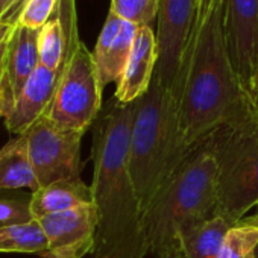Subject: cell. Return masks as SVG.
I'll return each instance as SVG.
<instances>
[{
	"label": "cell",
	"instance_id": "cell-1",
	"mask_svg": "<svg viewBox=\"0 0 258 258\" xmlns=\"http://www.w3.org/2000/svg\"><path fill=\"white\" fill-rule=\"evenodd\" d=\"M134 102L115 97L93 123V205L97 214L94 258H145L143 214L129 172Z\"/></svg>",
	"mask_w": 258,
	"mask_h": 258
},
{
	"label": "cell",
	"instance_id": "cell-2",
	"mask_svg": "<svg viewBox=\"0 0 258 258\" xmlns=\"http://www.w3.org/2000/svg\"><path fill=\"white\" fill-rule=\"evenodd\" d=\"M223 11L225 0H216L204 25L191 35L176 87L179 131L190 152L219 126L252 111L229 61Z\"/></svg>",
	"mask_w": 258,
	"mask_h": 258
},
{
	"label": "cell",
	"instance_id": "cell-3",
	"mask_svg": "<svg viewBox=\"0 0 258 258\" xmlns=\"http://www.w3.org/2000/svg\"><path fill=\"white\" fill-rule=\"evenodd\" d=\"M179 131L178 97L154 75L148 91L134 100L129 172L142 214L190 157Z\"/></svg>",
	"mask_w": 258,
	"mask_h": 258
},
{
	"label": "cell",
	"instance_id": "cell-4",
	"mask_svg": "<svg viewBox=\"0 0 258 258\" xmlns=\"http://www.w3.org/2000/svg\"><path fill=\"white\" fill-rule=\"evenodd\" d=\"M217 164L205 143L198 146L143 214L149 252L175 258L178 234L216 217Z\"/></svg>",
	"mask_w": 258,
	"mask_h": 258
},
{
	"label": "cell",
	"instance_id": "cell-5",
	"mask_svg": "<svg viewBox=\"0 0 258 258\" xmlns=\"http://www.w3.org/2000/svg\"><path fill=\"white\" fill-rule=\"evenodd\" d=\"M204 143L217 164L216 216L237 225L258 205V118L252 111L235 117Z\"/></svg>",
	"mask_w": 258,
	"mask_h": 258
},
{
	"label": "cell",
	"instance_id": "cell-6",
	"mask_svg": "<svg viewBox=\"0 0 258 258\" xmlns=\"http://www.w3.org/2000/svg\"><path fill=\"white\" fill-rule=\"evenodd\" d=\"M56 13L69 37V50L46 115L62 127L87 133L102 111L103 88L99 81L93 52L79 38L76 5L66 2L59 5Z\"/></svg>",
	"mask_w": 258,
	"mask_h": 258
},
{
	"label": "cell",
	"instance_id": "cell-7",
	"mask_svg": "<svg viewBox=\"0 0 258 258\" xmlns=\"http://www.w3.org/2000/svg\"><path fill=\"white\" fill-rule=\"evenodd\" d=\"M85 133L67 129L47 115L40 117L22 136L40 188L56 181L81 178V142Z\"/></svg>",
	"mask_w": 258,
	"mask_h": 258
},
{
	"label": "cell",
	"instance_id": "cell-8",
	"mask_svg": "<svg viewBox=\"0 0 258 258\" xmlns=\"http://www.w3.org/2000/svg\"><path fill=\"white\" fill-rule=\"evenodd\" d=\"M198 11L199 0H160L155 76L175 96Z\"/></svg>",
	"mask_w": 258,
	"mask_h": 258
},
{
	"label": "cell",
	"instance_id": "cell-9",
	"mask_svg": "<svg viewBox=\"0 0 258 258\" xmlns=\"http://www.w3.org/2000/svg\"><path fill=\"white\" fill-rule=\"evenodd\" d=\"M223 35L232 69L247 93L258 75V0H225Z\"/></svg>",
	"mask_w": 258,
	"mask_h": 258
},
{
	"label": "cell",
	"instance_id": "cell-10",
	"mask_svg": "<svg viewBox=\"0 0 258 258\" xmlns=\"http://www.w3.org/2000/svg\"><path fill=\"white\" fill-rule=\"evenodd\" d=\"M47 237V252L40 256L84 258L96 247L97 214L93 204L37 219Z\"/></svg>",
	"mask_w": 258,
	"mask_h": 258
},
{
	"label": "cell",
	"instance_id": "cell-11",
	"mask_svg": "<svg viewBox=\"0 0 258 258\" xmlns=\"http://www.w3.org/2000/svg\"><path fill=\"white\" fill-rule=\"evenodd\" d=\"M139 29V26L108 11L106 20L93 50V58L102 88L111 82L117 84L120 81Z\"/></svg>",
	"mask_w": 258,
	"mask_h": 258
},
{
	"label": "cell",
	"instance_id": "cell-12",
	"mask_svg": "<svg viewBox=\"0 0 258 258\" xmlns=\"http://www.w3.org/2000/svg\"><path fill=\"white\" fill-rule=\"evenodd\" d=\"M61 72L62 69L55 72L41 64L38 66L16 99L11 112L5 117V126L10 134H25L40 117L47 114L59 82Z\"/></svg>",
	"mask_w": 258,
	"mask_h": 258
},
{
	"label": "cell",
	"instance_id": "cell-13",
	"mask_svg": "<svg viewBox=\"0 0 258 258\" xmlns=\"http://www.w3.org/2000/svg\"><path fill=\"white\" fill-rule=\"evenodd\" d=\"M157 34L152 26H142L137 32L131 55L115 88V99L126 105L143 96L155 75L157 67Z\"/></svg>",
	"mask_w": 258,
	"mask_h": 258
},
{
	"label": "cell",
	"instance_id": "cell-14",
	"mask_svg": "<svg viewBox=\"0 0 258 258\" xmlns=\"http://www.w3.org/2000/svg\"><path fill=\"white\" fill-rule=\"evenodd\" d=\"M38 37L40 29H31L17 25L7 41L5 75L16 99L22 93L28 79L40 66Z\"/></svg>",
	"mask_w": 258,
	"mask_h": 258
},
{
	"label": "cell",
	"instance_id": "cell-15",
	"mask_svg": "<svg viewBox=\"0 0 258 258\" xmlns=\"http://www.w3.org/2000/svg\"><path fill=\"white\" fill-rule=\"evenodd\" d=\"M88 204H93L91 185L81 178L56 181L31 195V210L35 219Z\"/></svg>",
	"mask_w": 258,
	"mask_h": 258
},
{
	"label": "cell",
	"instance_id": "cell-16",
	"mask_svg": "<svg viewBox=\"0 0 258 258\" xmlns=\"http://www.w3.org/2000/svg\"><path fill=\"white\" fill-rule=\"evenodd\" d=\"M40 188L37 175L29 160L25 136L13 137L0 149V190Z\"/></svg>",
	"mask_w": 258,
	"mask_h": 258
},
{
	"label": "cell",
	"instance_id": "cell-17",
	"mask_svg": "<svg viewBox=\"0 0 258 258\" xmlns=\"http://www.w3.org/2000/svg\"><path fill=\"white\" fill-rule=\"evenodd\" d=\"M234 226L216 216L178 234V243L185 258H219L223 238Z\"/></svg>",
	"mask_w": 258,
	"mask_h": 258
},
{
	"label": "cell",
	"instance_id": "cell-18",
	"mask_svg": "<svg viewBox=\"0 0 258 258\" xmlns=\"http://www.w3.org/2000/svg\"><path fill=\"white\" fill-rule=\"evenodd\" d=\"M47 237L35 219L22 225L0 228V253H37L47 252Z\"/></svg>",
	"mask_w": 258,
	"mask_h": 258
},
{
	"label": "cell",
	"instance_id": "cell-19",
	"mask_svg": "<svg viewBox=\"0 0 258 258\" xmlns=\"http://www.w3.org/2000/svg\"><path fill=\"white\" fill-rule=\"evenodd\" d=\"M69 50V37L62 28L61 19L55 11L53 17L40 29L38 52L40 64L50 70H61Z\"/></svg>",
	"mask_w": 258,
	"mask_h": 258
},
{
	"label": "cell",
	"instance_id": "cell-20",
	"mask_svg": "<svg viewBox=\"0 0 258 258\" xmlns=\"http://www.w3.org/2000/svg\"><path fill=\"white\" fill-rule=\"evenodd\" d=\"M258 247V225L243 219L226 232L219 258H255Z\"/></svg>",
	"mask_w": 258,
	"mask_h": 258
},
{
	"label": "cell",
	"instance_id": "cell-21",
	"mask_svg": "<svg viewBox=\"0 0 258 258\" xmlns=\"http://www.w3.org/2000/svg\"><path fill=\"white\" fill-rule=\"evenodd\" d=\"M109 11L139 28L152 26L158 19L160 0H111Z\"/></svg>",
	"mask_w": 258,
	"mask_h": 258
},
{
	"label": "cell",
	"instance_id": "cell-22",
	"mask_svg": "<svg viewBox=\"0 0 258 258\" xmlns=\"http://www.w3.org/2000/svg\"><path fill=\"white\" fill-rule=\"evenodd\" d=\"M58 0H26L16 26L41 29L55 14Z\"/></svg>",
	"mask_w": 258,
	"mask_h": 258
},
{
	"label": "cell",
	"instance_id": "cell-23",
	"mask_svg": "<svg viewBox=\"0 0 258 258\" xmlns=\"http://www.w3.org/2000/svg\"><path fill=\"white\" fill-rule=\"evenodd\" d=\"M35 220L31 210V196L0 198V228Z\"/></svg>",
	"mask_w": 258,
	"mask_h": 258
},
{
	"label": "cell",
	"instance_id": "cell-24",
	"mask_svg": "<svg viewBox=\"0 0 258 258\" xmlns=\"http://www.w3.org/2000/svg\"><path fill=\"white\" fill-rule=\"evenodd\" d=\"M14 102H16L14 93L11 90L7 75L4 73L2 79H0V117H7L11 112Z\"/></svg>",
	"mask_w": 258,
	"mask_h": 258
},
{
	"label": "cell",
	"instance_id": "cell-25",
	"mask_svg": "<svg viewBox=\"0 0 258 258\" xmlns=\"http://www.w3.org/2000/svg\"><path fill=\"white\" fill-rule=\"evenodd\" d=\"M25 4H26V0H7V10H5L4 19H2V23L16 26Z\"/></svg>",
	"mask_w": 258,
	"mask_h": 258
},
{
	"label": "cell",
	"instance_id": "cell-26",
	"mask_svg": "<svg viewBox=\"0 0 258 258\" xmlns=\"http://www.w3.org/2000/svg\"><path fill=\"white\" fill-rule=\"evenodd\" d=\"M216 0H199V11H198V17H196V23H195V29H193V34L199 31V28L204 25L205 19L208 17L210 11H211V7ZM191 34V35H193Z\"/></svg>",
	"mask_w": 258,
	"mask_h": 258
},
{
	"label": "cell",
	"instance_id": "cell-27",
	"mask_svg": "<svg viewBox=\"0 0 258 258\" xmlns=\"http://www.w3.org/2000/svg\"><path fill=\"white\" fill-rule=\"evenodd\" d=\"M247 96H249V100H250V106H252L253 115L258 118V75L253 78V81L250 84V88L247 91Z\"/></svg>",
	"mask_w": 258,
	"mask_h": 258
},
{
	"label": "cell",
	"instance_id": "cell-28",
	"mask_svg": "<svg viewBox=\"0 0 258 258\" xmlns=\"http://www.w3.org/2000/svg\"><path fill=\"white\" fill-rule=\"evenodd\" d=\"M14 26L13 25H8V23H2L0 22V46H2L11 35Z\"/></svg>",
	"mask_w": 258,
	"mask_h": 258
},
{
	"label": "cell",
	"instance_id": "cell-29",
	"mask_svg": "<svg viewBox=\"0 0 258 258\" xmlns=\"http://www.w3.org/2000/svg\"><path fill=\"white\" fill-rule=\"evenodd\" d=\"M8 41V40H7ZM7 41L0 46V79L5 73V58H7Z\"/></svg>",
	"mask_w": 258,
	"mask_h": 258
},
{
	"label": "cell",
	"instance_id": "cell-30",
	"mask_svg": "<svg viewBox=\"0 0 258 258\" xmlns=\"http://www.w3.org/2000/svg\"><path fill=\"white\" fill-rule=\"evenodd\" d=\"M5 10H7V0H0V22L4 19Z\"/></svg>",
	"mask_w": 258,
	"mask_h": 258
},
{
	"label": "cell",
	"instance_id": "cell-31",
	"mask_svg": "<svg viewBox=\"0 0 258 258\" xmlns=\"http://www.w3.org/2000/svg\"><path fill=\"white\" fill-rule=\"evenodd\" d=\"M246 220H249V222H252V223H256V225H258V213H256L253 217H249V219H246Z\"/></svg>",
	"mask_w": 258,
	"mask_h": 258
},
{
	"label": "cell",
	"instance_id": "cell-32",
	"mask_svg": "<svg viewBox=\"0 0 258 258\" xmlns=\"http://www.w3.org/2000/svg\"><path fill=\"white\" fill-rule=\"evenodd\" d=\"M175 258H185V256H184V253H182V252L179 250V252L176 253V256H175Z\"/></svg>",
	"mask_w": 258,
	"mask_h": 258
},
{
	"label": "cell",
	"instance_id": "cell-33",
	"mask_svg": "<svg viewBox=\"0 0 258 258\" xmlns=\"http://www.w3.org/2000/svg\"><path fill=\"white\" fill-rule=\"evenodd\" d=\"M255 258H258V247H256V252H255Z\"/></svg>",
	"mask_w": 258,
	"mask_h": 258
},
{
	"label": "cell",
	"instance_id": "cell-34",
	"mask_svg": "<svg viewBox=\"0 0 258 258\" xmlns=\"http://www.w3.org/2000/svg\"><path fill=\"white\" fill-rule=\"evenodd\" d=\"M44 258H56V256H50V255H47V256H44Z\"/></svg>",
	"mask_w": 258,
	"mask_h": 258
}]
</instances>
